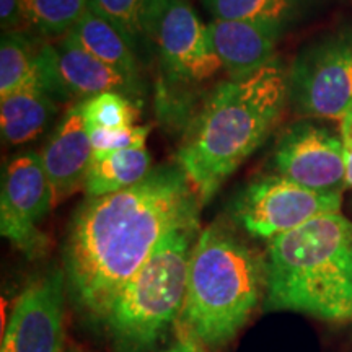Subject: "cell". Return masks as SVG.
<instances>
[{
  "instance_id": "17",
  "label": "cell",
  "mask_w": 352,
  "mask_h": 352,
  "mask_svg": "<svg viewBox=\"0 0 352 352\" xmlns=\"http://www.w3.org/2000/svg\"><path fill=\"white\" fill-rule=\"evenodd\" d=\"M69 33L77 39L83 50L100 59L101 63L138 80V63L132 51L134 46L107 19L88 8V12Z\"/></svg>"
},
{
  "instance_id": "2",
  "label": "cell",
  "mask_w": 352,
  "mask_h": 352,
  "mask_svg": "<svg viewBox=\"0 0 352 352\" xmlns=\"http://www.w3.org/2000/svg\"><path fill=\"white\" fill-rule=\"evenodd\" d=\"M287 103L289 72L277 59L214 88L178 152L201 206L267 139Z\"/></svg>"
},
{
  "instance_id": "20",
  "label": "cell",
  "mask_w": 352,
  "mask_h": 352,
  "mask_svg": "<svg viewBox=\"0 0 352 352\" xmlns=\"http://www.w3.org/2000/svg\"><path fill=\"white\" fill-rule=\"evenodd\" d=\"M90 8L107 19L132 43L148 38L152 20L162 0H88Z\"/></svg>"
},
{
  "instance_id": "24",
  "label": "cell",
  "mask_w": 352,
  "mask_h": 352,
  "mask_svg": "<svg viewBox=\"0 0 352 352\" xmlns=\"http://www.w3.org/2000/svg\"><path fill=\"white\" fill-rule=\"evenodd\" d=\"M0 23L3 33H23L30 28L25 0H0Z\"/></svg>"
},
{
  "instance_id": "3",
  "label": "cell",
  "mask_w": 352,
  "mask_h": 352,
  "mask_svg": "<svg viewBox=\"0 0 352 352\" xmlns=\"http://www.w3.org/2000/svg\"><path fill=\"white\" fill-rule=\"evenodd\" d=\"M266 264V310L351 320L352 222L341 212L320 215L270 240Z\"/></svg>"
},
{
  "instance_id": "10",
  "label": "cell",
  "mask_w": 352,
  "mask_h": 352,
  "mask_svg": "<svg viewBox=\"0 0 352 352\" xmlns=\"http://www.w3.org/2000/svg\"><path fill=\"white\" fill-rule=\"evenodd\" d=\"M65 296L64 270L54 267L32 280L16 297L0 352H64Z\"/></svg>"
},
{
  "instance_id": "9",
  "label": "cell",
  "mask_w": 352,
  "mask_h": 352,
  "mask_svg": "<svg viewBox=\"0 0 352 352\" xmlns=\"http://www.w3.org/2000/svg\"><path fill=\"white\" fill-rule=\"evenodd\" d=\"M148 39L155 43L162 69L173 83L196 85L223 69L210 41L208 25L186 0H162Z\"/></svg>"
},
{
  "instance_id": "13",
  "label": "cell",
  "mask_w": 352,
  "mask_h": 352,
  "mask_svg": "<svg viewBox=\"0 0 352 352\" xmlns=\"http://www.w3.org/2000/svg\"><path fill=\"white\" fill-rule=\"evenodd\" d=\"M210 41L230 78H241L276 60V46L283 32L272 26L241 20L212 19Z\"/></svg>"
},
{
  "instance_id": "18",
  "label": "cell",
  "mask_w": 352,
  "mask_h": 352,
  "mask_svg": "<svg viewBox=\"0 0 352 352\" xmlns=\"http://www.w3.org/2000/svg\"><path fill=\"white\" fill-rule=\"evenodd\" d=\"M202 3L212 19L252 21L284 33L302 15L307 0H202Z\"/></svg>"
},
{
  "instance_id": "26",
  "label": "cell",
  "mask_w": 352,
  "mask_h": 352,
  "mask_svg": "<svg viewBox=\"0 0 352 352\" xmlns=\"http://www.w3.org/2000/svg\"><path fill=\"white\" fill-rule=\"evenodd\" d=\"M341 138H342V142L347 145H352V122L351 121L341 122Z\"/></svg>"
},
{
  "instance_id": "21",
  "label": "cell",
  "mask_w": 352,
  "mask_h": 352,
  "mask_svg": "<svg viewBox=\"0 0 352 352\" xmlns=\"http://www.w3.org/2000/svg\"><path fill=\"white\" fill-rule=\"evenodd\" d=\"M90 8L88 0H25L26 19L44 36L63 38Z\"/></svg>"
},
{
  "instance_id": "5",
  "label": "cell",
  "mask_w": 352,
  "mask_h": 352,
  "mask_svg": "<svg viewBox=\"0 0 352 352\" xmlns=\"http://www.w3.org/2000/svg\"><path fill=\"white\" fill-rule=\"evenodd\" d=\"M199 233V226L171 232L114 298L101 323L120 352H152L178 321Z\"/></svg>"
},
{
  "instance_id": "12",
  "label": "cell",
  "mask_w": 352,
  "mask_h": 352,
  "mask_svg": "<svg viewBox=\"0 0 352 352\" xmlns=\"http://www.w3.org/2000/svg\"><path fill=\"white\" fill-rule=\"evenodd\" d=\"M39 155L50 178L56 204L80 188H85L94 147L83 120L82 103L67 109Z\"/></svg>"
},
{
  "instance_id": "8",
  "label": "cell",
  "mask_w": 352,
  "mask_h": 352,
  "mask_svg": "<svg viewBox=\"0 0 352 352\" xmlns=\"http://www.w3.org/2000/svg\"><path fill=\"white\" fill-rule=\"evenodd\" d=\"M54 204L39 153H25L8 162L0 196V232L26 258L36 259L46 253L50 241L39 223Z\"/></svg>"
},
{
  "instance_id": "4",
  "label": "cell",
  "mask_w": 352,
  "mask_h": 352,
  "mask_svg": "<svg viewBox=\"0 0 352 352\" xmlns=\"http://www.w3.org/2000/svg\"><path fill=\"white\" fill-rule=\"evenodd\" d=\"M267 264L256 250L214 222L197 236L189 263L179 336L219 349L239 334L266 297Z\"/></svg>"
},
{
  "instance_id": "27",
  "label": "cell",
  "mask_w": 352,
  "mask_h": 352,
  "mask_svg": "<svg viewBox=\"0 0 352 352\" xmlns=\"http://www.w3.org/2000/svg\"><path fill=\"white\" fill-rule=\"evenodd\" d=\"M342 121H351V122H352V109H351V113L347 114V116H346L344 120H342ZM342 121H341V122H342Z\"/></svg>"
},
{
  "instance_id": "11",
  "label": "cell",
  "mask_w": 352,
  "mask_h": 352,
  "mask_svg": "<svg viewBox=\"0 0 352 352\" xmlns=\"http://www.w3.org/2000/svg\"><path fill=\"white\" fill-rule=\"evenodd\" d=\"M274 166L283 178L318 192H342L347 186L342 138L307 120L280 135Z\"/></svg>"
},
{
  "instance_id": "6",
  "label": "cell",
  "mask_w": 352,
  "mask_h": 352,
  "mask_svg": "<svg viewBox=\"0 0 352 352\" xmlns=\"http://www.w3.org/2000/svg\"><path fill=\"white\" fill-rule=\"evenodd\" d=\"M289 101L298 114L342 121L352 109V30L328 33L298 52L289 70Z\"/></svg>"
},
{
  "instance_id": "19",
  "label": "cell",
  "mask_w": 352,
  "mask_h": 352,
  "mask_svg": "<svg viewBox=\"0 0 352 352\" xmlns=\"http://www.w3.org/2000/svg\"><path fill=\"white\" fill-rule=\"evenodd\" d=\"M38 50L23 33H3L0 43V98L36 80Z\"/></svg>"
},
{
  "instance_id": "25",
  "label": "cell",
  "mask_w": 352,
  "mask_h": 352,
  "mask_svg": "<svg viewBox=\"0 0 352 352\" xmlns=\"http://www.w3.org/2000/svg\"><path fill=\"white\" fill-rule=\"evenodd\" d=\"M160 352H202V346L195 340H189V338L179 336V341L173 344L168 349L160 351Z\"/></svg>"
},
{
  "instance_id": "7",
  "label": "cell",
  "mask_w": 352,
  "mask_h": 352,
  "mask_svg": "<svg viewBox=\"0 0 352 352\" xmlns=\"http://www.w3.org/2000/svg\"><path fill=\"white\" fill-rule=\"evenodd\" d=\"M342 192H318L283 176L253 182L233 204V217L252 236L272 240L320 215L341 212Z\"/></svg>"
},
{
  "instance_id": "22",
  "label": "cell",
  "mask_w": 352,
  "mask_h": 352,
  "mask_svg": "<svg viewBox=\"0 0 352 352\" xmlns=\"http://www.w3.org/2000/svg\"><path fill=\"white\" fill-rule=\"evenodd\" d=\"M82 103V114L88 131L91 129H122L134 126L139 116L138 108L126 95L108 91L96 95Z\"/></svg>"
},
{
  "instance_id": "14",
  "label": "cell",
  "mask_w": 352,
  "mask_h": 352,
  "mask_svg": "<svg viewBox=\"0 0 352 352\" xmlns=\"http://www.w3.org/2000/svg\"><path fill=\"white\" fill-rule=\"evenodd\" d=\"M52 51L60 83L70 98L85 101L108 91L127 95L138 90V80L101 63L83 50L70 33L57 39Z\"/></svg>"
},
{
  "instance_id": "23",
  "label": "cell",
  "mask_w": 352,
  "mask_h": 352,
  "mask_svg": "<svg viewBox=\"0 0 352 352\" xmlns=\"http://www.w3.org/2000/svg\"><path fill=\"white\" fill-rule=\"evenodd\" d=\"M90 140L94 153H109L126 148L145 147V140L151 134L148 126H131L122 129H91Z\"/></svg>"
},
{
  "instance_id": "1",
  "label": "cell",
  "mask_w": 352,
  "mask_h": 352,
  "mask_svg": "<svg viewBox=\"0 0 352 352\" xmlns=\"http://www.w3.org/2000/svg\"><path fill=\"white\" fill-rule=\"evenodd\" d=\"M199 209L179 166H160L135 186L88 197L72 215L64 243L69 297L103 321L114 298L171 232L199 226Z\"/></svg>"
},
{
  "instance_id": "28",
  "label": "cell",
  "mask_w": 352,
  "mask_h": 352,
  "mask_svg": "<svg viewBox=\"0 0 352 352\" xmlns=\"http://www.w3.org/2000/svg\"><path fill=\"white\" fill-rule=\"evenodd\" d=\"M349 321H351V323H352V315H351V320H349Z\"/></svg>"
},
{
  "instance_id": "16",
  "label": "cell",
  "mask_w": 352,
  "mask_h": 352,
  "mask_svg": "<svg viewBox=\"0 0 352 352\" xmlns=\"http://www.w3.org/2000/svg\"><path fill=\"white\" fill-rule=\"evenodd\" d=\"M152 158L145 147L94 153L85 179L88 197H100L142 183L152 173Z\"/></svg>"
},
{
  "instance_id": "15",
  "label": "cell",
  "mask_w": 352,
  "mask_h": 352,
  "mask_svg": "<svg viewBox=\"0 0 352 352\" xmlns=\"http://www.w3.org/2000/svg\"><path fill=\"white\" fill-rule=\"evenodd\" d=\"M59 111V101L34 80L0 101V129L10 145L36 139Z\"/></svg>"
}]
</instances>
